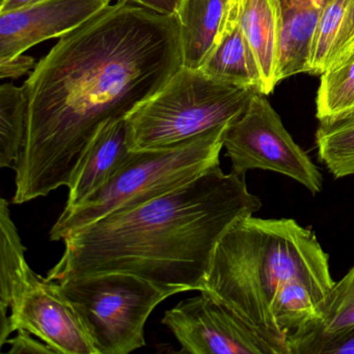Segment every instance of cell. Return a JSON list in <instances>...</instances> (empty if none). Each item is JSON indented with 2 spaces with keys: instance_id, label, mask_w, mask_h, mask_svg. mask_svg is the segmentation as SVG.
<instances>
[{
  "instance_id": "ac0fdd59",
  "label": "cell",
  "mask_w": 354,
  "mask_h": 354,
  "mask_svg": "<svg viewBox=\"0 0 354 354\" xmlns=\"http://www.w3.org/2000/svg\"><path fill=\"white\" fill-rule=\"evenodd\" d=\"M319 121L315 136L319 160L333 177L354 175V109Z\"/></svg>"
},
{
  "instance_id": "7402d4cb",
  "label": "cell",
  "mask_w": 354,
  "mask_h": 354,
  "mask_svg": "<svg viewBox=\"0 0 354 354\" xmlns=\"http://www.w3.org/2000/svg\"><path fill=\"white\" fill-rule=\"evenodd\" d=\"M351 3L352 0H327L313 39L308 73L321 75L327 69L329 57Z\"/></svg>"
},
{
  "instance_id": "6da1fadb",
  "label": "cell",
  "mask_w": 354,
  "mask_h": 354,
  "mask_svg": "<svg viewBox=\"0 0 354 354\" xmlns=\"http://www.w3.org/2000/svg\"><path fill=\"white\" fill-rule=\"evenodd\" d=\"M182 65L177 16L125 0L59 39L24 86L28 117L12 202L68 186L99 130L127 119Z\"/></svg>"
},
{
  "instance_id": "4316f807",
  "label": "cell",
  "mask_w": 354,
  "mask_h": 354,
  "mask_svg": "<svg viewBox=\"0 0 354 354\" xmlns=\"http://www.w3.org/2000/svg\"><path fill=\"white\" fill-rule=\"evenodd\" d=\"M165 15L177 16L182 0H125Z\"/></svg>"
},
{
  "instance_id": "d6986e66",
  "label": "cell",
  "mask_w": 354,
  "mask_h": 354,
  "mask_svg": "<svg viewBox=\"0 0 354 354\" xmlns=\"http://www.w3.org/2000/svg\"><path fill=\"white\" fill-rule=\"evenodd\" d=\"M28 98L24 86H0V167H15L26 130Z\"/></svg>"
},
{
  "instance_id": "8992f818",
  "label": "cell",
  "mask_w": 354,
  "mask_h": 354,
  "mask_svg": "<svg viewBox=\"0 0 354 354\" xmlns=\"http://www.w3.org/2000/svg\"><path fill=\"white\" fill-rule=\"evenodd\" d=\"M80 310L98 354H128L145 346V324L169 294L128 272H104L57 281Z\"/></svg>"
},
{
  "instance_id": "7c38bea8",
  "label": "cell",
  "mask_w": 354,
  "mask_h": 354,
  "mask_svg": "<svg viewBox=\"0 0 354 354\" xmlns=\"http://www.w3.org/2000/svg\"><path fill=\"white\" fill-rule=\"evenodd\" d=\"M236 7L242 32L258 63L262 94L269 95L279 82V0H236Z\"/></svg>"
},
{
  "instance_id": "f1b7e54d",
  "label": "cell",
  "mask_w": 354,
  "mask_h": 354,
  "mask_svg": "<svg viewBox=\"0 0 354 354\" xmlns=\"http://www.w3.org/2000/svg\"><path fill=\"white\" fill-rule=\"evenodd\" d=\"M0 1H1V0H0Z\"/></svg>"
},
{
  "instance_id": "5b68a950",
  "label": "cell",
  "mask_w": 354,
  "mask_h": 354,
  "mask_svg": "<svg viewBox=\"0 0 354 354\" xmlns=\"http://www.w3.org/2000/svg\"><path fill=\"white\" fill-rule=\"evenodd\" d=\"M256 93V88L218 82L182 65L156 95L128 115L130 148H162L229 125Z\"/></svg>"
},
{
  "instance_id": "52a82bcc",
  "label": "cell",
  "mask_w": 354,
  "mask_h": 354,
  "mask_svg": "<svg viewBox=\"0 0 354 354\" xmlns=\"http://www.w3.org/2000/svg\"><path fill=\"white\" fill-rule=\"evenodd\" d=\"M223 148L232 171L245 176L264 169L287 176L312 194L322 190L323 177L308 155L294 142L264 95L256 93L241 115L225 130Z\"/></svg>"
},
{
  "instance_id": "277c9868",
  "label": "cell",
  "mask_w": 354,
  "mask_h": 354,
  "mask_svg": "<svg viewBox=\"0 0 354 354\" xmlns=\"http://www.w3.org/2000/svg\"><path fill=\"white\" fill-rule=\"evenodd\" d=\"M229 125L171 146L133 151L131 158L105 185L80 204L64 209L49 234L51 241H63L75 230L154 200L219 165Z\"/></svg>"
},
{
  "instance_id": "484cf974",
  "label": "cell",
  "mask_w": 354,
  "mask_h": 354,
  "mask_svg": "<svg viewBox=\"0 0 354 354\" xmlns=\"http://www.w3.org/2000/svg\"><path fill=\"white\" fill-rule=\"evenodd\" d=\"M37 64L38 63H36L34 57L24 53L8 61L0 62V78L17 80L26 75L30 70L35 69Z\"/></svg>"
},
{
  "instance_id": "9a60e30c",
  "label": "cell",
  "mask_w": 354,
  "mask_h": 354,
  "mask_svg": "<svg viewBox=\"0 0 354 354\" xmlns=\"http://www.w3.org/2000/svg\"><path fill=\"white\" fill-rule=\"evenodd\" d=\"M198 70L212 80L254 88L262 94L260 70L240 26L236 0L218 43Z\"/></svg>"
},
{
  "instance_id": "cb8c5ba5",
  "label": "cell",
  "mask_w": 354,
  "mask_h": 354,
  "mask_svg": "<svg viewBox=\"0 0 354 354\" xmlns=\"http://www.w3.org/2000/svg\"><path fill=\"white\" fill-rule=\"evenodd\" d=\"M354 46V0H352L351 6L346 14L344 19L343 26L339 30V36L335 41V47L333 53L329 57L328 66L335 65L337 62L341 61L350 53Z\"/></svg>"
},
{
  "instance_id": "9c48e42d",
  "label": "cell",
  "mask_w": 354,
  "mask_h": 354,
  "mask_svg": "<svg viewBox=\"0 0 354 354\" xmlns=\"http://www.w3.org/2000/svg\"><path fill=\"white\" fill-rule=\"evenodd\" d=\"M167 325L189 354H275L272 348L248 323L201 291L165 312Z\"/></svg>"
},
{
  "instance_id": "2e32d148",
  "label": "cell",
  "mask_w": 354,
  "mask_h": 354,
  "mask_svg": "<svg viewBox=\"0 0 354 354\" xmlns=\"http://www.w3.org/2000/svg\"><path fill=\"white\" fill-rule=\"evenodd\" d=\"M354 325V266L317 304L314 318L288 337L290 354H304L317 339Z\"/></svg>"
},
{
  "instance_id": "30bf717a",
  "label": "cell",
  "mask_w": 354,
  "mask_h": 354,
  "mask_svg": "<svg viewBox=\"0 0 354 354\" xmlns=\"http://www.w3.org/2000/svg\"><path fill=\"white\" fill-rule=\"evenodd\" d=\"M111 6V0H44L0 14V62L49 39L63 38Z\"/></svg>"
},
{
  "instance_id": "4fadbf2b",
  "label": "cell",
  "mask_w": 354,
  "mask_h": 354,
  "mask_svg": "<svg viewBox=\"0 0 354 354\" xmlns=\"http://www.w3.org/2000/svg\"><path fill=\"white\" fill-rule=\"evenodd\" d=\"M235 0H182L180 24L182 64L198 69L225 30Z\"/></svg>"
},
{
  "instance_id": "8fae6325",
  "label": "cell",
  "mask_w": 354,
  "mask_h": 354,
  "mask_svg": "<svg viewBox=\"0 0 354 354\" xmlns=\"http://www.w3.org/2000/svg\"><path fill=\"white\" fill-rule=\"evenodd\" d=\"M133 154L126 119L105 124L93 138L72 174L65 208L75 206L107 183Z\"/></svg>"
},
{
  "instance_id": "7a4b0ae2",
  "label": "cell",
  "mask_w": 354,
  "mask_h": 354,
  "mask_svg": "<svg viewBox=\"0 0 354 354\" xmlns=\"http://www.w3.org/2000/svg\"><path fill=\"white\" fill-rule=\"evenodd\" d=\"M244 177L216 165L177 189L71 232L47 279L118 271L138 275L169 296L204 291L223 236L262 207Z\"/></svg>"
},
{
  "instance_id": "603a6c76",
  "label": "cell",
  "mask_w": 354,
  "mask_h": 354,
  "mask_svg": "<svg viewBox=\"0 0 354 354\" xmlns=\"http://www.w3.org/2000/svg\"><path fill=\"white\" fill-rule=\"evenodd\" d=\"M304 354H354V325L317 339Z\"/></svg>"
},
{
  "instance_id": "44dd1931",
  "label": "cell",
  "mask_w": 354,
  "mask_h": 354,
  "mask_svg": "<svg viewBox=\"0 0 354 354\" xmlns=\"http://www.w3.org/2000/svg\"><path fill=\"white\" fill-rule=\"evenodd\" d=\"M317 300L302 281H289L279 290L273 304L272 313L286 341L288 337L314 318Z\"/></svg>"
},
{
  "instance_id": "e0dca14e",
  "label": "cell",
  "mask_w": 354,
  "mask_h": 354,
  "mask_svg": "<svg viewBox=\"0 0 354 354\" xmlns=\"http://www.w3.org/2000/svg\"><path fill=\"white\" fill-rule=\"evenodd\" d=\"M26 248L22 244L16 225L10 214L9 202H0V306L1 322L7 321L8 310L19 295L30 267L26 260Z\"/></svg>"
},
{
  "instance_id": "5bb4252c",
  "label": "cell",
  "mask_w": 354,
  "mask_h": 354,
  "mask_svg": "<svg viewBox=\"0 0 354 354\" xmlns=\"http://www.w3.org/2000/svg\"><path fill=\"white\" fill-rule=\"evenodd\" d=\"M327 0H279L281 15L279 82L308 73L310 48Z\"/></svg>"
},
{
  "instance_id": "ffe728a7",
  "label": "cell",
  "mask_w": 354,
  "mask_h": 354,
  "mask_svg": "<svg viewBox=\"0 0 354 354\" xmlns=\"http://www.w3.org/2000/svg\"><path fill=\"white\" fill-rule=\"evenodd\" d=\"M354 109V50L321 74L316 97L319 120Z\"/></svg>"
},
{
  "instance_id": "3957f363",
  "label": "cell",
  "mask_w": 354,
  "mask_h": 354,
  "mask_svg": "<svg viewBox=\"0 0 354 354\" xmlns=\"http://www.w3.org/2000/svg\"><path fill=\"white\" fill-rule=\"evenodd\" d=\"M291 281L308 286L317 304L335 285L329 257L312 230L290 218L248 216L215 248L205 292L248 323L275 354H290L272 308Z\"/></svg>"
},
{
  "instance_id": "83f0119b",
  "label": "cell",
  "mask_w": 354,
  "mask_h": 354,
  "mask_svg": "<svg viewBox=\"0 0 354 354\" xmlns=\"http://www.w3.org/2000/svg\"><path fill=\"white\" fill-rule=\"evenodd\" d=\"M42 1L44 0H1L0 1V14L17 11V10L24 9V8L37 5Z\"/></svg>"
},
{
  "instance_id": "ba28073f",
  "label": "cell",
  "mask_w": 354,
  "mask_h": 354,
  "mask_svg": "<svg viewBox=\"0 0 354 354\" xmlns=\"http://www.w3.org/2000/svg\"><path fill=\"white\" fill-rule=\"evenodd\" d=\"M10 310L7 321L0 323V345L13 331L26 329L55 354H98L80 310L57 281L30 271Z\"/></svg>"
},
{
  "instance_id": "d4e9b609",
  "label": "cell",
  "mask_w": 354,
  "mask_h": 354,
  "mask_svg": "<svg viewBox=\"0 0 354 354\" xmlns=\"http://www.w3.org/2000/svg\"><path fill=\"white\" fill-rule=\"evenodd\" d=\"M17 335L14 339H7L6 343L11 345L10 354H53L55 352L46 344L40 343L32 337V333L26 329L17 330Z\"/></svg>"
}]
</instances>
